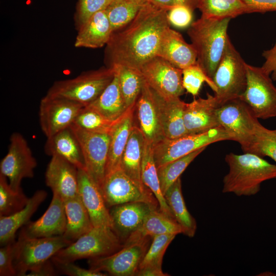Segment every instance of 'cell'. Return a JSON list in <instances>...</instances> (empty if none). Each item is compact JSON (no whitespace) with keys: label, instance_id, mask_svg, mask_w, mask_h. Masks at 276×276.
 <instances>
[{"label":"cell","instance_id":"40","mask_svg":"<svg viewBox=\"0 0 276 276\" xmlns=\"http://www.w3.org/2000/svg\"><path fill=\"white\" fill-rule=\"evenodd\" d=\"M8 179L0 174V216L12 215L23 209L28 203V198L21 189L13 190Z\"/></svg>","mask_w":276,"mask_h":276},{"label":"cell","instance_id":"3","mask_svg":"<svg viewBox=\"0 0 276 276\" xmlns=\"http://www.w3.org/2000/svg\"><path fill=\"white\" fill-rule=\"evenodd\" d=\"M230 20L201 16L188 30L197 53V63L212 80L229 40L227 30Z\"/></svg>","mask_w":276,"mask_h":276},{"label":"cell","instance_id":"52","mask_svg":"<svg viewBox=\"0 0 276 276\" xmlns=\"http://www.w3.org/2000/svg\"><path fill=\"white\" fill-rule=\"evenodd\" d=\"M154 5L167 11L176 5L174 0H148Z\"/></svg>","mask_w":276,"mask_h":276},{"label":"cell","instance_id":"19","mask_svg":"<svg viewBox=\"0 0 276 276\" xmlns=\"http://www.w3.org/2000/svg\"><path fill=\"white\" fill-rule=\"evenodd\" d=\"M134 117L137 120L134 124L152 147L166 138L150 87L145 81L134 106Z\"/></svg>","mask_w":276,"mask_h":276},{"label":"cell","instance_id":"16","mask_svg":"<svg viewBox=\"0 0 276 276\" xmlns=\"http://www.w3.org/2000/svg\"><path fill=\"white\" fill-rule=\"evenodd\" d=\"M139 71L147 84L159 94L176 97L184 94L182 70L165 59L155 56L144 63Z\"/></svg>","mask_w":276,"mask_h":276},{"label":"cell","instance_id":"36","mask_svg":"<svg viewBox=\"0 0 276 276\" xmlns=\"http://www.w3.org/2000/svg\"><path fill=\"white\" fill-rule=\"evenodd\" d=\"M148 0H113L105 10L112 32L130 22Z\"/></svg>","mask_w":276,"mask_h":276},{"label":"cell","instance_id":"51","mask_svg":"<svg viewBox=\"0 0 276 276\" xmlns=\"http://www.w3.org/2000/svg\"><path fill=\"white\" fill-rule=\"evenodd\" d=\"M136 275L137 276H168L169 274L163 272L162 268L153 267H147L138 270Z\"/></svg>","mask_w":276,"mask_h":276},{"label":"cell","instance_id":"27","mask_svg":"<svg viewBox=\"0 0 276 276\" xmlns=\"http://www.w3.org/2000/svg\"><path fill=\"white\" fill-rule=\"evenodd\" d=\"M145 140L140 129L134 124L121 157L120 168L142 189H149L142 179V163Z\"/></svg>","mask_w":276,"mask_h":276},{"label":"cell","instance_id":"15","mask_svg":"<svg viewBox=\"0 0 276 276\" xmlns=\"http://www.w3.org/2000/svg\"><path fill=\"white\" fill-rule=\"evenodd\" d=\"M85 106L66 99L44 97L40 103L39 120L47 138L70 127Z\"/></svg>","mask_w":276,"mask_h":276},{"label":"cell","instance_id":"49","mask_svg":"<svg viewBox=\"0 0 276 276\" xmlns=\"http://www.w3.org/2000/svg\"><path fill=\"white\" fill-rule=\"evenodd\" d=\"M262 56L265 61L261 67L263 71L267 74H271V79L276 80V42L273 47L268 50L264 51Z\"/></svg>","mask_w":276,"mask_h":276},{"label":"cell","instance_id":"34","mask_svg":"<svg viewBox=\"0 0 276 276\" xmlns=\"http://www.w3.org/2000/svg\"><path fill=\"white\" fill-rule=\"evenodd\" d=\"M142 179L144 185L154 195L159 204V210L167 216L174 219L162 192L152 147L145 141L142 163Z\"/></svg>","mask_w":276,"mask_h":276},{"label":"cell","instance_id":"54","mask_svg":"<svg viewBox=\"0 0 276 276\" xmlns=\"http://www.w3.org/2000/svg\"><path fill=\"white\" fill-rule=\"evenodd\" d=\"M276 130V129H275Z\"/></svg>","mask_w":276,"mask_h":276},{"label":"cell","instance_id":"20","mask_svg":"<svg viewBox=\"0 0 276 276\" xmlns=\"http://www.w3.org/2000/svg\"><path fill=\"white\" fill-rule=\"evenodd\" d=\"M219 105L216 97L209 93L206 98L186 103L183 120L187 134L203 133L220 126L217 114Z\"/></svg>","mask_w":276,"mask_h":276},{"label":"cell","instance_id":"14","mask_svg":"<svg viewBox=\"0 0 276 276\" xmlns=\"http://www.w3.org/2000/svg\"><path fill=\"white\" fill-rule=\"evenodd\" d=\"M70 128L80 145L85 171L100 187L106 174L110 135L88 131L74 123L70 126Z\"/></svg>","mask_w":276,"mask_h":276},{"label":"cell","instance_id":"31","mask_svg":"<svg viewBox=\"0 0 276 276\" xmlns=\"http://www.w3.org/2000/svg\"><path fill=\"white\" fill-rule=\"evenodd\" d=\"M64 204L66 226L62 236L73 242L94 226L88 213L79 195L64 201Z\"/></svg>","mask_w":276,"mask_h":276},{"label":"cell","instance_id":"30","mask_svg":"<svg viewBox=\"0 0 276 276\" xmlns=\"http://www.w3.org/2000/svg\"><path fill=\"white\" fill-rule=\"evenodd\" d=\"M111 121L120 119L129 109L125 103L116 73L112 81L103 93L87 105Z\"/></svg>","mask_w":276,"mask_h":276},{"label":"cell","instance_id":"25","mask_svg":"<svg viewBox=\"0 0 276 276\" xmlns=\"http://www.w3.org/2000/svg\"><path fill=\"white\" fill-rule=\"evenodd\" d=\"M44 151L48 155L63 158L78 169L85 170L80 145L70 127L48 137Z\"/></svg>","mask_w":276,"mask_h":276},{"label":"cell","instance_id":"39","mask_svg":"<svg viewBox=\"0 0 276 276\" xmlns=\"http://www.w3.org/2000/svg\"><path fill=\"white\" fill-rule=\"evenodd\" d=\"M263 157L268 156L276 162V130H270L257 122L252 141L247 152Z\"/></svg>","mask_w":276,"mask_h":276},{"label":"cell","instance_id":"2","mask_svg":"<svg viewBox=\"0 0 276 276\" xmlns=\"http://www.w3.org/2000/svg\"><path fill=\"white\" fill-rule=\"evenodd\" d=\"M225 161L229 171L223 179V193L238 196L254 195L259 192L263 182L276 178V165L256 154L229 153Z\"/></svg>","mask_w":276,"mask_h":276},{"label":"cell","instance_id":"47","mask_svg":"<svg viewBox=\"0 0 276 276\" xmlns=\"http://www.w3.org/2000/svg\"><path fill=\"white\" fill-rule=\"evenodd\" d=\"M168 17L170 25L183 28L191 24L193 11L183 6L175 5L168 11Z\"/></svg>","mask_w":276,"mask_h":276},{"label":"cell","instance_id":"7","mask_svg":"<svg viewBox=\"0 0 276 276\" xmlns=\"http://www.w3.org/2000/svg\"><path fill=\"white\" fill-rule=\"evenodd\" d=\"M72 243L63 236L45 238L18 236L15 244L13 261L17 275H26Z\"/></svg>","mask_w":276,"mask_h":276},{"label":"cell","instance_id":"8","mask_svg":"<svg viewBox=\"0 0 276 276\" xmlns=\"http://www.w3.org/2000/svg\"><path fill=\"white\" fill-rule=\"evenodd\" d=\"M150 237L128 238L116 252L88 260L89 268L114 276H134L149 247Z\"/></svg>","mask_w":276,"mask_h":276},{"label":"cell","instance_id":"38","mask_svg":"<svg viewBox=\"0 0 276 276\" xmlns=\"http://www.w3.org/2000/svg\"><path fill=\"white\" fill-rule=\"evenodd\" d=\"M206 148L198 149L157 168L160 189L164 196L167 190L180 177L188 166Z\"/></svg>","mask_w":276,"mask_h":276},{"label":"cell","instance_id":"24","mask_svg":"<svg viewBox=\"0 0 276 276\" xmlns=\"http://www.w3.org/2000/svg\"><path fill=\"white\" fill-rule=\"evenodd\" d=\"M157 56L181 70L197 62V53L192 44L188 43L180 33L170 27L163 34Z\"/></svg>","mask_w":276,"mask_h":276},{"label":"cell","instance_id":"18","mask_svg":"<svg viewBox=\"0 0 276 276\" xmlns=\"http://www.w3.org/2000/svg\"><path fill=\"white\" fill-rule=\"evenodd\" d=\"M46 185L63 201L79 195L78 169L58 156H51L45 174Z\"/></svg>","mask_w":276,"mask_h":276},{"label":"cell","instance_id":"53","mask_svg":"<svg viewBox=\"0 0 276 276\" xmlns=\"http://www.w3.org/2000/svg\"><path fill=\"white\" fill-rule=\"evenodd\" d=\"M176 5L185 6L192 11L198 8L200 0H174Z\"/></svg>","mask_w":276,"mask_h":276},{"label":"cell","instance_id":"10","mask_svg":"<svg viewBox=\"0 0 276 276\" xmlns=\"http://www.w3.org/2000/svg\"><path fill=\"white\" fill-rule=\"evenodd\" d=\"M225 140H231L221 126L201 133L165 138L152 147L154 161L157 168L211 144Z\"/></svg>","mask_w":276,"mask_h":276},{"label":"cell","instance_id":"6","mask_svg":"<svg viewBox=\"0 0 276 276\" xmlns=\"http://www.w3.org/2000/svg\"><path fill=\"white\" fill-rule=\"evenodd\" d=\"M246 64L229 39L213 78L217 88L214 96L220 105L239 98L244 92L247 83Z\"/></svg>","mask_w":276,"mask_h":276},{"label":"cell","instance_id":"46","mask_svg":"<svg viewBox=\"0 0 276 276\" xmlns=\"http://www.w3.org/2000/svg\"><path fill=\"white\" fill-rule=\"evenodd\" d=\"M15 242H9L0 248L1 276L17 275L13 264Z\"/></svg>","mask_w":276,"mask_h":276},{"label":"cell","instance_id":"33","mask_svg":"<svg viewBox=\"0 0 276 276\" xmlns=\"http://www.w3.org/2000/svg\"><path fill=\"white\" fill-rule=\"evenodd\" d=\"M182 233L181 227L175 220L167 216L157 209L152 210L145 218L141 227L128 238H153L163 234H171L176 235Z\"/></svg>","mask_w":276,"mask_h":276},{"label":"cell","instance_id":"12","mask_svg":"<svg viewBox=\"0 0 276 276\" xmlns=\"http://www.w3.org/2000/svg\"><path fill=\"white\" fill-rule=\"evenodd\" d=\"M107 206L131 202H143L154 209L159 204L149 189H142L119 167L107 174L99 187Z\"/></svg>","mask_w":276,"mask_h":276},{"label":"cell","instance_id":"37","mask_svg":"<svg viewBox=\"0 0 276 276\" xmlns=\"http://www.w3.org/2000/svg\"><path fill=\"white\" fill-rule=\"evenodd\" d=\"M201 16L213 18H233L246 13L243 0H200Z\"/></svg>","mask_w":276,"mask_h":276},{"label":"cell","instance_id":"5","mask_svg":"<svg viewBox=\"0 0 276 276\" xmlns=\"http://www.w3.org/2000/svg\"><path fill=\"white\" fill-rule=\"evenodd\" d=\"M123 245L121 240L111 227L94 226L55 256L71 262L95 259L110 255Z\"/></svg>","mask_w":276,"mask_h":276},{"label":"cell","instance_id":"9","mask_svg":"<svg viewBox=\"0 0 276 276\" xmlns=\"http://www.w3.org/2000/svg\"><path fill=\"white\" fill-rule=\"evenodd\" d=\"M218 120L230 137L238 142L243 153L250 145L258 119L240 98L228 100L220 104L217 111Z\"/></svg>","mask_w":276,"mask_h":276},{"label":"cell","instance_id":"48","mask_svg":"<svg viewBox=\"0 0 276 276\" xmlns=\"http://www.w3.org/2000/svg\"><path fill=\"white\" fill-rule=\"evenodd\" d=\"M246 13L276 11V0H243Z\"/></svg>","mask_w":276,"mask_h":276},{"label":"cell","instance_id":"41","mask_svg":"<svg viewBox=\"0 0 276 276\" xmlns=\"http://www.w3.org/2000/svg\"><path fill=\"white\" fill-rule=\"evenodd\" d=\"M116 121L109 120L95 109L85 106L74 123L88 131L109 134Z\"/></svg>","mask_w":276,"mask_h":276},{"label":"cell","instance_id":"28","mask_svg":"<svg viewBox=\"0 0 276 276\" xmlns=\"http://www.w3.org/2000/svg\"><path fill=\"white\" fill-rule=\"evenodd\" d=\"M47 195L44 190H37L29 198L23 209L12 215L0 216L1 246L15 240L18 229L30 221V219L46 199Z\"/></svg>","mask_w":276,"mask_h":276},{"label":"cell","instance_id":"32","mask_svg":"<svg viewBox=\"0 0 276 276\" xmlns=\"http://www.w3.org/2000/svg\"><path fill=\"white\" fill-rule=\"evenodd\" d=\"M164 197L175 220L181 227L182 234L190 238L193 237L196 232L197 223L186 206L180 177L167 190Z\"/></svg>","mask_w":276,"mask_h":276},{"label":"cell","instance_id":"13","mask_svg":"<svg viewBox=\"0 0 276 276\" xmlns=\"http://www.w3.org/2000/svg\"><path fill=\"white\" fill-rule=\"evenodd\" d=\"M36 166V160L25 138L19 133H12L8 151L0 163V174L8 179L13 190L18 191L23 179L34 176Z\"/></svg>","mask_w":276,"mask_h":276},{"label":"cell","instance_id":"29","mask_svg":"<svg viewBox=\"0 0 276 276\" xmlns=\"http://www.w3.org/2000/svg\"><path fill=\"white\" fill-rule=\"evenodd\" d=\"M134 106L129 108L115 122L109 133L110 140L105 175L120 167L122 156L134 125Z\"/></svg>","mask_w":276,"mask_h":276},{"label":"cell","instance_id":"26","mask_svg":"<svg viewBox=\"0 0 276 276\" xmlns=\"http://www.w3.org/2000/svg\"><path fill=\"white\" fill-rule=\"evenodd\" d=\"M112 33L105 11L97 12L81 26L75 46L92 49L101 48L107 44Z\"/></svg>","mask_w":276,"mask_h":276},{"label":"cell","instance_id":"1","mask_svg":"<svg viewBox=\"0 0 276 276\" xmlns=\"http://www.w3.org/2000/svg\"><path fill=\"white\" fill-rule=\"evenodd\" d=\"M168 11L148 2L130 22L113 32L107 44L110 66L139 70L156 56L163 34L170 27Z\"/></svg>","mask_w":276,"mask_h":276},{"label":"cell","instance_id":"21","mask_svg":"<svg viewBox=\"0 0 276 276\" xmlns=\"http://www.w3.org/2000/svg\"><path fill=\"white\" fill-rule=\"evenodd\" d=\"M150 88L165 137L175 139L187 135L183 120L186 103L179 97L165 96Z\"/></svg>","mask_w":276,"mask_h":276},{"label":"cell","instance_id":"43","mask_svg":"<svg viewBox=\"0 0 276 276\" xmlns=\"http://www.w3.org/2000/svg\"><path fill=\"white\" fill-rule=\"evenodd\" d=\"M206 82L214 93L217 88L213 80L196 62L182 70V85L185 89L193 96H197L202 84Z\"/></svg>","mask_w":276,"mask_h":276},{"label":"cell","instance_id":"44","mask_svg":"<svg viewBox=\"0 0 276 276\" xmlns=\"http://www.w3.org/2000/svg\"><path fill=\"white\" fill-rule=\"evenodd\" d=\"M58 272L70 276H106L104 272L95 270L90 268H82L71 262L62 260L54 256L51 258Z\"/></svg>","mask_w":276,"mask_h":276},{"label":"cell","instance_id":"23","mask_svg":"<svg viewBox=\"0 0 276 276\" xmlns=\"http://www.w3.org/2000/svg\"><path fill=\"white\" fill-rule=\"evenodd\" d=\"M153 209L143 202H131L114 205L109 210L112 229L122 240H125L142 225Z\"/></svg>","mask_w":276,"mask_h":276},{"label":"cell","instance_id":"42","mask_svg":"<svg viewBox=\"0 0 276 276\" xmlns=\"http://www.w3.org/2000/svg\"><path fill=\"white\" fill-rule=\"evenodd\" d=\"M175 236V234H167L153 237L139 269L147 267L162 268L164 255Z\"/></svg>","mask_w":276,"mask_h":276},{"label":"cell","instance_id":"22","mask_svg":"<svg viewBox=\"0 0 276 276\" xmlns=\"http://www.w3.org/2000/svg\"><path fill=\"white\" fill-rule=\"evenodd\" d=\"M79 196L87 210L94 226L112 228L109 210L99 186L84 169H78Z\"/></svg>","mask_w":276,"mask_h":276},{"label":"cell","instance_id":"35","mask_svg":"<svg viewBox=\"0 0 276 276\" xmlns=\"http://www.w3.org/2000/svg\"><path fill=\"white\" fill-rule=\"evenodd\" d=\"M113 67L119 81L120 88L128 108L134 106L144 83L139 70L126 66L114 64Z\"/></svg>","mask_w":276,"mask_h":276},{"label":"cell","instance_id":"4","mask_svg":"<svg viewBox=\"0 0 276 276\" xmlns=\"http://www.w3.org/2000/svg\"><path fill=\"white\" fill-rule=\"evenodd\" d=\"M113 67L81 74L77 77L56 82L45 96L70 100L84 106L95 101L112 81Z\"/></svg>","mask_w":276,"mask_h":276},{"label":"cell","instance_id":"11","mask_svg":"<svg viewBox=\"0 0 276 276\" xmlns=\"http://www.w3.org/2000/svg\"><path fill=\"white\" fill-rule=\"evenodd\" d=\"M246 87L239 97L258 119L276 116V87L261 67L246 64Z\"/></svg>","mask_w":276,"mask_h":276},{"label":"cell","instance_id":"45","mask_svg":"<svg viewBox=\"0 0 276 276\" xmlns=\"http://www.w3.org/2000/svg\"><path fill=\"white\" fill-rule=\"evenodd\" d=\"M113 0H79L77 15L81 26L97 12L105 10Z\"/></svg>","mask_w":276,"mask_h":276},{"label":"cell","instance_id":"17","mask_svg":"<svg viewBox=\"0 0 276 276\" xmlns=\"http://www.w3.org/2000/svg\"><path fill=\"white\" fill-rule=\"evenodd\" d=\"M66 226L64 201L53 194L50 204L44 213L35 221H29L21 228L19 236L45 238L62 236Z\"/></svg>","mask_w":276,"mask_h":276},{"label":"cell","instance_id":"50","mask_svg":"<svg viewBox=\"0 0 276 276\" xmlns=\"http://www.w3.org/2000/svg\"><path fill=\"white\" fill-rule=\"evenodd\" d=\"M51 259L28 272V276H55L58 273Z\"/></svg>","mask_w":276,"mask_h":276}]
</instances>
